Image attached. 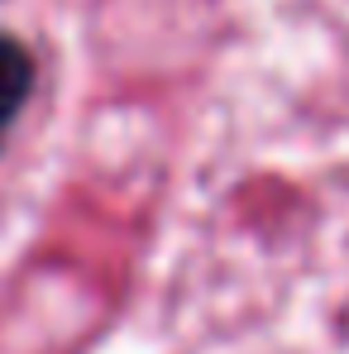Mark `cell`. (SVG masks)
<instances>
[{"label": "cell", "instance_id": "6da1fadb", "mask_svg": "<svg viewBox=\"0 0 349 354\" xmlns=\"http://www.w3.org/2000/svg\"><path fill=\"white\" fill-rule=\"evenodd\" d=\"M29 77H34L29 53H24L15 39L0 34V124L24 106V96H29Z\"/></svg>", "mask_w": 349, "mask_h": 354}]
</instances>
